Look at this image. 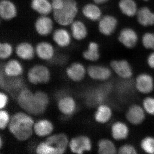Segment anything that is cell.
Returning <instances> with one entry per match:
<instances>
[{"label":"cell","mask_w":154,"mask_h":154,"mask_svg":"<svg viewBox=\"0 0 154 154\" xmlns=\"http://www.w3.org/2000/svg\"><path fill=\"white\" fill-rule=\"evenodd\" d=\"M64 0H52L51 5H52L53 11H58L62 8L63 7Z\"/></svg>","instance_id":"74e56055"},{"label":"cell","mask_w":154,"mask_h":154,"mask_svg":"<svg viewBox=\"0 0 154 154\" xmlns=\"http://www.w3.org/2000/svg\"><path fill=\"white\" fill-rule=\"evenodd\" d=\"M66 73L70 79L73 82H79L85 76L86 70L82 63H74L67 68Z\"/></svg>","instance_id":"9a60e30c"},{"label":"cell","mask_w":154,"mask_h":154,"mask_svg":"<svg viewBox=\"0 0 154 154\" xmlns=\"http://www.w3.org/2000/svg\"><path fill=\"white\" fill-rule=\"evenodd\" d=\"M137 15L138 22L142 26L147 27L154 25V13L147 7L141 8Z\"/></svg>","instance_id":"44dd1931"},{"label":"cell","mask_w":154,"mask_h":154,"mask_svg":"<svg viewBox=\"0 0 154 154\" xmlns=\"http://www.w3.org/2000/svg\"><path fill=\"white\" fill-rule=\"evenodd\" d=\"M69 147L72 152L82 154L92 149V142L87 136H79L72 138L69 141Z\"/></svg>","instance_id":"5b68a950"},{"label":"cell","mask_w":154,"mask_h":154,"mask_svg":"<svg viewBox=\"0 0 154 154\" xmlns=\"http://www.w3.org/2000/svg\"><path fill=\"white\" fill-rule=\"evenodd\" d=\"M36 32L42 36H47L52 32L53 22L52 19L47 16H41L36 19L35 23Z\"/></svg>","instance_id":"7c38bea8"},{"label":"cell","mask_w":154,"mask_h":154,"mask_svg":"<svg viewBox=\"0 0 154 154\" xmlns=\"http://www.w3.org/2000/svg\"><path fill=\"white\" fill-rule=\"evenodd\" d=\"M119 7L122 14L128 17H133L137 14V5L134 0H120Z\"/></svg>","instance_id":"f1b7e54d"},{"label":"cell","mask_w":154,"mask_h":154,"mask_svg":"<svg viewBox=\"0 0 154 154\" xmlns=\"http://www.w3.org/2000/svg\"><path fill=\"white\" fill-rule=\"evenodd\" d=\"M112 116L111 108L108 105L101 104L98 106L94 117L97 122L104 124L110 121Z\"/></svg>","instance_id":"d4e9b609"},{"label":"cell","mask_w":154,"mask_h":154,"mask_svg":"<svg viewBox=\"0 0 154 154\" xmlns=\"http://www.w3.org/2000/svg\"><path fill=\"white\" fill-rule=\"evenodd\" d=\"M36 55L45 60L52 59L54 55V49L52 45L47 42H42L36 45L35 49Z\"/></svg>","instance_id":"e0dca14e"},{"label":"cell","mask_w":154,"mask_h":154,"mask_svg":"<svg viewBox=\"0 0 154 154\" xmlns=\"http://www.w3.org/2000/svg\"><path fill=\"white\" fill-rule=\"evenodd\" d=\"M140 146L146 153L154 154V137L148 136L144 138L141 142Z\"/></svg>","instance_id":"1f68e13d"},{"label":"cell","mask_w":154,"mask_h":154,"mask_svg":"<svg viewBox=\"0 0 154 154\" xmlns=\"http://www.w3.org/2000/svg\"><path fill=\"white\" fill-rule=\"evenodd\" d=\"M108 0H94V2L96 4H103L107 2Z\"/></svg>","instance_id":"60d3db41"},{"label":"cell","mask_w":154,"mask_h":154,"mask_svg":"<svg viewBox=\"0 0 154 154\" xmlns=\"http://www.w3.org/2000/svg\"><path fill=\"white\" fill-rule=\"evenodd\" d=\"M116 146L112 141L102 139L98 143V152L100 154H115L117 152Z\"/></svg>","instance_id":"f546056e"},{"label":"cell","mask_w":154,"mask_h":154,"mask_svg":"<svg viewBox=\"0 0 154 154\" xmlns=\"http://www.w3.org/2000/svg\"><path fill=\"white\" fill-rule=\"evenodd\" d=\"M2 137H1L0 138V147H2Z\"/></svg>","instance_id":"b9f144b4"},{"label":"cell","mask_w":154,"mask_h":154,"mask_svg":"<svg viewBox=\"0 0 154 154\" xmlns=\"http://www.w3.org/2000/svg\"><path fill=\"white\" fill-rule=\"evenodd\" d=\"M145 113L143 107L138 105H133L131 106L127 111L126 118L131 124L138 125L145 120Z\"/></svg>","instance_id":"9c48e42d"},{"label":"cell","mask_w":154,"mask_h":154,"mask_svg":"<svg viewBox=\"0 0 154 154\" xmlns=\"http://www.w3.org/2000/svg\"><path fill=\"white\" fill-rule=\"evenodd\" d=\"M34 94L28 89H22L17 98L20 107L28 113Z\"/></svg>","instance_id":"484cf974"},{"label":"cell","mask_w":154,"mask_h":154,"mask_svg":"<svg viewBox=\"0 0 154 154\" xmlns=\"http://www.w3.org/2000/svg\"><path fill=\"white\" fill-rule=\"evenodd\" d=\"M129 132L128 126L122 122H116L111 126V135L113 138L116 140L125 139L128 137Z\"/></svg>","instance_id":"ffe728a7"},{"label":"cell","mask_w":154,"mask_h":154,"mask_svg":"<svg viewBox=\"0 0 154 154\" xmlns=\"http://www.w3.org/2000/svg\"><path fill=\"white\" fill-rule=\"evenodd\" d=\"M88 75L96 81H105L109 79L112 75L111 70L107 67L99 65H91L87 69Z\"/></svg>","instance_id":"30bf717a"},{"label":"cell","mask_w":154,"mask_h":154,"mask_svg":"<svg viewBox=\"0 0 154 154\" xmlns=\"http://www.w3.org/2000/svg\"><path fill=\"white\" fill-rule=\"evenodd\" d=\"M83 56L86 60L90 61L98 60L100 57L99 45L94 42H90L88 49L83 52Z\"/></svg>","instance_id":"4dcf8cb0"},{"label":"cell","mask_w":154,"mask_h":154,"mask_svg":"<svg viewBox=\"0 0 154 154\" xmlns=\"http://www.w3.org/2000/svg\"><path fill=\"white\" fill-rule=\"evenodd\" d=\"M143 107L146 113L150 115H154V98L147 97L144 99Z\"/></svg>","instance_id":"e575fe53"},{"label":"cell","mask_w":154,"mask_h":154,"mask_svg":"<svg viewBox=\"0 0 154 154\" xmlns=\"http://www.w3.org/2000/svg\"><path fill=\"white\" fill-rule=\"evenodd\" d=\"M17 14V7L10 0H1L0 2V16L6 21L12 20Z\"/></svg>","instance_id":"5bb4252c"},{"label":"cell","mask_w":154,"mask_h":154,"mask_svg":"<svg viewBox=\"0 0 154 154\" xmlns=\"http://www.w3.org/2000/svg\"><path fill=\"white\" fill-rule=\"evenodd\" d=\"M69 142L68 138L63 133L48 136L45 141L40 143L36 149L39 154H62L66 151Z\"/></svg>","instance_id":"7a4b0ae2"},{"label":"cell","mask_w":154,"mask_h":154,"mask_svg":"<svg viewBox=\"0 0 154 154\" xmlns=\"http://www.w3.org/2000/svg\"><path fill=\"white\" fill-rule=\"evenodd\" d=\"M50 78L49 69L43 65H36L28 72V81L33 85L46 84L49 82Z\"/></svg>","instance_id":"277c9868"},{"label":"cell","mask_w":154,"mask_h":154,"mask_svg":"<svg viewBox=\"0 0 154 154\" xmlns=\"http://www.w3.org/2000/svg\"><path fill=\"white\" fill-rule=\"evenodd\" d=\"M8 97L7 95L3 92L0 93V108L3 109L6 107L8 102Z\"/></svg>","instance_id":"f35d334b"},{"label":"cell","mask_w":154,"mask_h":154,"mask_svg":"<svg viewBox=\"0 0 154 154\" xmlns=\"http://www.w3.org/2000/svg\"><path fill=\"white\" fill-rule=\"evenodd\" d=\"M34 122L27 113L18 112L11 118L8 128L10 132L17 140L23 141L32 135Z\"/></svg>","instance_id":"6da1fadb"},{"label":"cell","mask_w":154,"mask_h":154,"mask_svg":"<svg viewBox=\"0 0 154 154\" xmlns=\"http://www.w3.org/2000/svg\"><path fill=\"white\" fill-rule=\"evenodd\" d=\"M10 118L9 113L6 110L1 109L0 111V128L5 129L8 125Z\"/></svg>","instance_id":"d590c367"},{"label":"cell","mask_w":154,"mask_h":154,"mask_svg":"<svg viewBox=\"0 0 154 154\" xmlns=\"http://www.w3.org/2000/svg\"><path fill=\"white\" fill-rule=\"evenodd\" d=\"M117 19L110 15L101 18L99 23V29L100 33L105 36H110L115 31L117 27Z\"/></svg>","instance_id":"8fae6325"},{"label":"cell","mask_w":154,"mask_h":154,"mask_svg":"<svg viewBox=\"0 0 154 154\" xmlns=\"http://www.w3.org/2000/svg\"><path fill=\"white\" fill-rule=\"evenodd\" d=\"M4 71L5 74L9 77H16L23 73L22 65L17 60H11L5 65Z\"/></svg>","instance_id":"7402d4cb"},{"label":"cell","mask_w":154,"mask_h":154,"mask_svg":"<svg viewBox=\"0 0 154 154\" xmlns=\"http://www.w3.org/2000/svg\"><path fill=\"white\" fill-rule=\"evenodd\" d=\"M110 66L114 72L121 79H129L132 76V68L126 60L112 61L110 62Z\"/></svg>","instance_id":"8992f818"},{"label":"cell","mask_w":154,"mask_h":154,"mask_svg":"<svg viewBox=\"0 0 154 154\" xmlns=\"http://www.w3.org/2000/svg\"><path fill=\"white\" fill-rule=\"evenodd\" d=\"M54 130V125L52 122L47 119L38 120L34 123L33 131L37 136L45 137L48 136Z\"/></svg>","instance_id":"2e32d148"},{"label":"cell","mask_w":154,"mask_h":154,"mask_svg":"<svg viewBox=\"0 0 154 154\" xmlns=\"http://www.w3.org/2000/svg\"><path fill=\"white\" fill-rule=\"evenodd\" d=\"M49 102L47 94L41 91L34 94L32 107L30 113L33 115H38L44 112Z\"/></svg>","instance_id":"52a82bcc"},{"label":"cell","mask_w":154,"mask_h":154,"mask_svg":"<svg viewBox=\"0 0 154 154\" xmlns=\"http://www.w3.org/2000/svg\"><path fill=\"white\" fill-rule=\"evenodd\" d=\"M117 152L120 154H135L137 153V151L132 145L126 144L121 146Z\"/></svg>","instance_id":"8d00e7d4"},{"label":"cell","mask_w":154,"mask_h":154,"mask_svg":"<svg viewBox=\"0 0 154 154\" xmlns=\"http://www.w3.org/2000/svg\"><path fill=\"white\" fill-rule=\"evenodd\" d=\"M82 13L87 19L93 21L100 19L102 17V11L98 6L95 4H88L83 7Z\"/></svg>","instance_id":"83f0119b"},{"label":"cell","mask_w":154,"mask_h":154,"mask_svg":"<svg viewBox=\"0 0 154 154\" xmlns=\"http://www.w3.org/2000/svg\"><path fill=\"white\" fill-rule=\"evenodd\" d=\"M53 39L56 44L60 47H66L70 44L71 38L69 33L66 29H57L53 34Z\"/></svg>","instance_id":"603a6c76"},{"label":"cell","mask_w":154,"mask_h":154,"mask_svg":"<svg viewBox=\"0 0 154 154\" xmlns=\"http://www.w3.org/2000/svg\"><path fill=\"white\" fill-rule=\"evenodd\" d=\"M137 33L133 29L125 28L121 30L118 39L125 47L132 48L135 46L138 41Z\"/></svg>","instance_id":"4fadbf2b"},{"label":"cell","mask_w":154,"mask_h":154,"mask_svg":"<svg viewBox=\"0 0 154 154\" xmlns=\"http://www.w3.org/2000/svg\"><path fill=\"white\" fill-rule=\"evenodd\" d=\"M143 1H148V0H143Z\"/></svg>","instance_id":"7bdbcfd3"},{"label":"cell","mask_w":154,"mask_h":154,"mask_svg":"<svg viewBox=\"0 0 154 154\" xmlns=\"http://www.w3.org/2000/svg\"><path fill=\"white\" fill-rule=\"evenodd\" d=\"M135 87L137 91L141 94H150L154 90L153 79L148 74H141L136 79Z\"/></svg>","instance_id":"ba28073f"},{"label":"cell","mask_w":154,"mask_h":154,"mask_svg":"<svg viewBox=\"0 0 154 154\" xmlns=\"http://www.w3.org/2000/svg\"><path fill=\"white\" fill-rule=\"evenodd\" d=\"M13 48L12 45L8 42H2L0 44V58L2 60L8 58L12 55Z\"/></svg>","instance_id":"d6a6232c"},{"label":"cell","mask_w":154,"mask_h":154,"mask_svg":"<svg viewBox=\"0 0 154 154\" xmlns=\"http://www.w3.org/2000/svg\"><path fill=\"white\" fill-rule=\"evenodd\" d=\"M142 43L147 49L154 50V33H146L142 37Z\"/></svg>","instance_id":"836d02e7"},{"label":"cell","mask_w":154,"mask_h":154,"mask_svg":"<svg viewBox=\"0 0 154 154\" xmlns=\"http://www.w3.org/2000/svg\"><path fill=\"white\" fill-rule=\"evenodd\" d=\"M31 8L42 16H47L53 11L51 3L48 0H31Z\"/></svg>","instance_id":"cb8c5ba5"},{"label":"cell","mask_w":154,"mask_h":154,"mask_svg":"<svg viewBox=\"0 0 154 154\" xmlns=\"http://www.w3.org/2000/svg\"><path fill=\"white\" fill-rule=\"evenodd\" d=\"M147 63L151 68L154 69V52L151 54L148 57Z\"/></svg>","instance_id":"ab89813d"},{"label":"cell","mask_w":154,"mask_h":154,"mask_svg":"<svg viewBox=\"0 0 154 154\" xmlns=\"http://www.w3.org/2000/svg\"><path fill=\"white\" fill-rule=\"evenodd\" d=\"M72 35L77 40H82L87 37L88 30L85 24L80 20L74 21L71 24Z\"/></svg>","instance_id":"4316f807"},{"label":"cell","mask_w":154,"mask_h":154,"mask_svg":"<svg viewBox=\"0 0 154 154\" xmlns=\"http://www.w3.org/2000/svg\"><path fill=\"white\" fill-rule=\"evenodd\" d=\"M76 102L71 96H65L59 99L58 107L60 111L65 115H71L76 110Z\"/></svg>","instance_id":"d6986e66"},{"label":"cell","mask_w":154,"mask_h":154,"mask_svg":"<svg viewBox=\"0 0 154 154\" xmlns=\"http://www.w3.org/2000/svg\"><path fill=\"white\" fill-rule=\"evenodd\" d=\"M78 4L75 0H64L63 7L58 11L53 12L56 22L62 26L71 25L78 14Z\"/></svg>","instance_id":"3957f363"},{"label":"cell","mask_w":154,"mask_h":154,"mask_svg":"<svg viewBox=\"0 0 154 154\" xmlns=\"http://www.w3.org/2000/svg\"><path fill=\"white\" fill-rule=\"evenodd\" d=\"M15 51L16 54L20 58L25 60L33 59L36 52L33 45L28 42L19 43L16 47Z\"/></svg>","instance_id":"ac0fdd59"}]
</instances>
